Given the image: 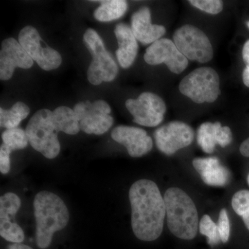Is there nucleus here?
Listing matches in <instances>:
<instances>
[{"mask_svg":"<svg viewBox=\"0 0 249 249\" xmlns=\"http://www.w3.org/2000/svg\"><path fill=\"white\" fill-rule=\"evenodd\" d=\"M129 198L134 235L145 242L158 239L163 231L166 211L157 185L151 180H139L131 186Z\"/></svg>","mask_w":249,"mask_h":249,"instance_id":"obj_1","label":"nucleus"},{"mask_svg":"<svg viewBox=\"0 0 249 249\" xmlns=\"http://www.w3.org/2000/svg\"><path fill=\"white\" fill-rule=\"evenodd\" d=\"M34 206L36 243L39 248L47 249L52 243L53 234L66 227L70 213L61 198L49 191L37 193Z\"/></svg>","mask_w":249,"mask_h":249,"instance_id":"obj_2","label":"nucleus"},{"mask_svg":"<svg viewBox=\"0 0 249 249\" xmlns=\"http://www.w3.org/2000/svg\"><path fill=\"white\" fill-rule=\"evenodd\" d=\"M163 199L170 231L182 240L194 239L199 228L198 212L194 201L184 191L175 187L167 190Z\"/></svg>","mask_w":249,"mask_h":249,"instance_id":"obj_3","label":"nucleus"},{"mask_svg":"<svg viewBox=\"0 0 249 249\" xmlns=\"http://www.w3.org/2000/svg\"><path fill=\"white\" fill-rule=\"evenodd\" d=\"M52 113L47 109L37 111L31 118L25 130L31 147L49 160L55 158L60 151L59 132L52 120Z\"/></svg>","mask_w":249,"mask_h":249,"instance_id":"obj_4","label":"nucleus"},{"mask_svg":"<svg viewBox=\"0 0 249 249\" xmlns=\"http://www.w3.org/2000/svg\"><path fill=\"white\" fill-rule=\"evenodd\" d=\"M220 81L217 71L211 67H200L180 82V92L196 103H213L220 95Z\"/></svg>","mask_w":249,"mask_h":249,"instance_id":"obj_5","label":"nucleus"},{"mask_svg":"<svg viewBox=\"0 0 249 249\" xmlns=\"http://www.w3.org/2000/svg\"><path fill=\"white\" fill-rule=\"evenodd\" d=\"M84 41L93 60L88 70V79L93 85L113 81L118 74V66L108 53L101 37L96 31L89 29L84 34Z\"/></svg>","mask_w":249,"mask_h":249,"instance_id":"obj_6","label":"nucleus"},{"mask_svg":"<svg viewBox=\"0 0 249 249\" xmlns=\"http://www.w3.org/2000/svg\"><path fill=\"white\" fill-rule=\"evenodd\" d=\"M173 42L188 60L206 63L213 58V49L208 36L199 28L186 24L174 33Z\"/></svg>","mask_w":249,"mask_h":249,"instance_id":"obj_7","label":"nucleus"},{"mask_svg":"<svg viewBox=\"0 0 249 249\" xmlns=\"http://www.w3.org/2000/svg\"><path fill=\"white\" fill-rule=\"evenodd\" d=\"M73 111L79 121L80 130L87 134L101 135L107 132L114 124L110 106L102 100L77 103Z\"/></svg>","mask_w":249,"mask_h":249,"instance_id":"obj_8","label":"nucleus"},{"mask_svg":"<svg viewBox=\"0 0 249 249\" xmlns=\"http://www.w3.org/2000/svg\"><path fill=\"white\" fill-rule=\"evenodd\" d=\"M125 106L133 116L134 122L146 127H156L161 124L166 112L163 100L151 92L142 93L137 99L127 100Z\"/></svg>","mask_w":249,"mask_h":249,"instance_id":"obj_9","label":"nucleus"},{"mask_svg":"<svg viewBox=\"0 0 249 249\" xmlns=\"http://www.w3.org/2000/svg\"><path fill=\"white\" fill-rule=\"evenodd\" d=\"M38 31L32 26H26L19 34V42L24 50L45 71L55 70L62 63V57L55 49L41 45Z\"/></svg>","mask_w":249,"mask_h":249,"instance_id":"obj_10","label":"nucleus"},{"mask_svg":"<svg viewBox=\"0 0 249 249\" xmlns=\"http://www.w3.org/2000/svg\"><path fill=\"white\" fill-rule=\"evenodd\" d=\"M194 137V130L191 126L178 121L160 126L155 132L157 148L168 156L189 146Z\"/></svg>","mask_w":249,"mask_h":249,"instance_id":"obj_11","label":"nucleus"},{"mask_svg":"<svg viewBox=\"0 0 249 249\" xmlns=\"http://www.w3.org/2000/svg\"><path fill=\"white\" fill-rule=\"evenodd\" d=\"M145 62L150 65L164 63L170 71L180 74L187 68L188 60L178 50L173 41L160 38L152 43L145 51Z\"/></svg>","mask_w":249,"mask_h":249,"instance_id":"obj_12","label":"nucleus"},{"mask_svg":"<svg viewBox=\"0 0 249 249\" xmlns=\"http://www.w3.org/2000/svg\"><path fill=\"white\" fill-rule=\"evenodd\" d=\"M20 206V199L14 193H6L0 198V235L14 244L22 243L24 240L22 228L15 221Z\"/></svg>","mask_w":249,"mask_h":249,"instance_id":"obj_13","label":"nucleus"},{"mask_svg":"<svg viewBox=\"0 0 249 249\" xmlns=\"http://www.w3.org/2000/svg\"><path fill=\"white\" fill-rule=\"evenodd\" d=\"M33 65L34 60L16 39L9 37L1 42L0 79H11L16 67L29 69Z\"/></svg>","mask_w":249,"mask_h":249,"instance_id":"obj_14","label":"nucleus"},{"mask_svg":"<svg viewBox=\"0 0 249 249\" xmlns=\"http://www.w3.org/2000/svg\"><path fill=\"white\" fill-rule=\"evenodd\" d=\"M111 138L127 148L129 156L142 157L151 151L153 142L145 129L120 125L111 132Z\"/></svg>","mask_w":249,"mask_h":249,"instance_id":"obj_15","label":"nucleus"},{"mask_svg":"<svg viewBox=\"0 0 249 249\" xmlns=\"http://www.w3.org/2000/svg\"><path fill=\"white\" fill-rule=\"evenodd\" d=\"M131 29L137 40L144 45L160 40L166 32L163 26L152 24L151 13L147 7L141 8L132 15Z\"/></svg>","mask_w":249,"mask_h":249,"instance_id":"obj_16","label":"nucleus"},{"mask_svg":"<svg viewBox=\"0 0 249 249\" xmlns=\"http://www.w3.org/2000/svg\"><path fill=\"white\" fill-rule=\"evenodd\" d=\"M196 139L203 151L212 154L217 144L225 147L232 142V132L230 127L219 122L204 123L198 129Z\"/></svg>","mask_w":249,"mask_h":249,"instance_id":"obj_17","label":"nucleus"},{"mask_svg":"<svg viewBox=\"0 0 249 249\" xmlns=\"http://www.w3.org/2000/svg\"><path fill=\"white\" fill-rule=\"evenodd\" d=\"M193 165L203 181L209 186H224L229 182L230 172L221 165L217 157L196 158L193 160Z\"/></svg>","mask_w":249,"mask_h":249,"instance_id":"obj_18","label":"nucleus"},{"mask_svg":"<svg viewBox=\"0 0 249 249\" xmlns=\"http://www.w3.org/2000/svg\"><path fill=\"white\" fill-rule=\"evenodd\" d=\"M114 34L119 44V49L116 52V58L121 67L129 68L134 63L138 53L137 38L131 27L124 23L116 26Z\"/></svg>","mask_w":249,"mask_h":249,"instance_id":"obj_19","label":"nucleus"},{"mask_svg":"<svg viewBox=\"0 0 249 249\" xmlns=\"http://www.w3.org/2000/svg\"><path fill=\"white\" fill-rule=\"evenodd\" d=\"M52 120L58 132L75 135L80 132L79 121L71 108L66 106L56 108L52 113Z\"/></svg>","mask_w":249,"mask_h":249,"instance_id":"obj_20","label":"nucleus"},{"mask_svg":"<svg viewBox=\"0 0 249 249\" xmlns=\"http://www.w3.org/2000/svg\"><path fill=\"white\" fill-rule=\"evenodd\" d=\"M101 6L94 12V18L100 22H111L122 17L127 9V1L124 0L101 1Z\"/></svg>","mask_w":249,"mask_h":249,"instance_id":"obj_21","label":"nucleus"},{"mask_svg":"<svg viewBox=\"0 0 249 249\" xmlns=\"http://www.w3.org/2000/svg\"><path fill=\"white\" fill-rule=\"evenodd\" d=\"M30 113V108L25 103H15L10 109H0V124L7 129L18 127L21 121L25 119Z\"/></svg>","mask_w":249,"mask_h":249,"instance_id":"obj_22","label":"nucleus"},{"mask_svg":"<svg viewBox=\"0 0 249 249\" xmlns=\"http://www.w3.org/2000/svg\"><path fill=\"white\" fill-rule=\"evenodd\" d=\"M1 138L3 144L11 152L26 148L29 142L25 131L18 127L6 129L3 132Z\"/></svg>","mask_w":249,"mask_h":249,"instance_id":"obj_23","label":"nucleus"},{"mask_svg":"<svg viewBox=\"0 0 249 249\" xmlns=\"http://www.w3.org/2000/svg\"><path fill=\"white\" fill-rule=\"evenodd\" d=\"M231 204L234 211L242 217L249 231V191H237L232 196Z\"/></svg>","mask_w":249,"mask_h":249,"instance_id":"obj_24","label":"nucleus"},{"mask_svg":"<svg viewBox=\"0 0 249 249\" xmlns=\"http://www.w3.org/2000/svg\"><path fill=\"white\" fill-rule=\"evenodd\" d=\"M199 228V232L207 237L208 244L211 247L219 245L222 242L217 224L208 214H205L201 218Z\"/></svg>","mask_w":249,"mask_h":249,"instance_id":"obj_25","label":"nucleus"},{"mask_svg":"<svg viewBox=\"0 0 249 249\" xmlns=\"http://www.w3.org/2000/svg\"><path fill=\"white\" fill-rule=\"evenodd\" d=\"M192 6L211 15H217L222 12L224 4L220 0H191Z\"/></svg>","mask_w":249,"mask_h":249,"instance_id":"obj_26","label":"nucleus"},{"mask_svg":"<svg viewBox=\"0 0 249 249\" xmlns=\"http://www.w3.org/2000/svg\"><path fill=\"white\" fill-rule=\"evenodd\" d=\"M217 225L222 242L227 243L230 237L231 225L229 215L225 209L221 210Z\"/></svg>","mask_w":249,"mask_h":249,"instance_id":"obj_27","label":"nucleus"},{"mask_svg":"<svg viewBox=\"0 0 249 249\" xmlns=\"http://www.w3.org/2000/svg\"><path fill=\"white\" fill-rule=\"evenodd\" d=\"M11 150L4 144L0 147V171L2 174H7L10 170V155Z\"/></svg>","mask_w":249,"mask_h":249,"instance_id":"obj_28","label":"nucleus"},{"mask_svg":"<svg viewBox=\"0 0 249 249\" xmlns=\"http://www.w3.org/2000/svg\"><path fill=\"white\" fill-rule=\"evenodd\" d=\"M242 58L245 62L246 67L242 73V80L244 84L249 88V40L245 42L242 49Z\"/></svg>","mask_w":249,"mask_h":249,"instance_id":"obj_29","label":"nucleus"},{"mask_svg":"<svg viewBox=\"0 0 249 249\" xmlns=\"http://www.w3.org/2000/svg\"><path fill=\"white\" fill-rule=\"evenodd\" d=\"M240 151L244 157H249V137L241 144Z\"/></svg>","mask_w":249,"mask_h":249,"instance_id":"obj_30","label":"nucleus"},{"mask_svg":"<svg viewBox=\"0 0 249 249\" xmlns=\"http://www.w3.org/2000/svg\"><path fill=\"white\" fill-rule=\"evenodd\" d=\"M7 249H33L29 246L21 243H14L8 246Z\"/></svg>","mask_w":249,"mask_h":249,"instance_id":"obj_31","label":"nucleus"},{"mask_svg":"<svg viewBox=\"0 0 249 249\" xmlns=\"http://www.w3.org/2000/svg\"><path fill=\"white\" fill-rule=\"evenodd\" d=\"M247 182H248V184L249 185V174L248 175V178H247Z\"/></svg>","mask_w":249,"mask_h":249,"instance_id":"obj_32","label":"nucleus"},{"mask_svg":"<svg viewBox=\"0 0 249 249\" xmlns=\"http://www.w3.org/2000/svg\"><path fill=\"white\" fill-rule=\"evenodd\" d=\"M247 25H248V27H249V22L247 23Z\"/></svg>","mask_w":249,"mask_h":249,"instance_id":"obj_33","label":"nucleus"}]
</instances>
